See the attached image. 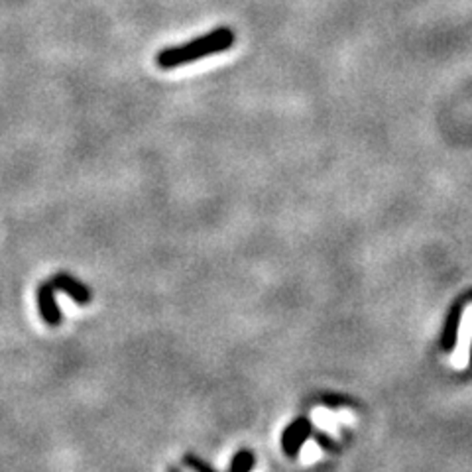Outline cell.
Masks as SVG:
<instances>
[{"label":"cell","instance_id":"6da1fadb","mask_svg":"<svg viewBox=\"0 0 472 472\" xmlns=\"http://www.w3.org/2000/svg\"><path fill=\"white\" fill-rule=\"evenodd\" d=\"M236 40L235 32L228 28V26H221V28L211 30L209 34L199 35L191 42L180 43V46H169L164 48L162 51L156 53V66L164 71L183 67L187 64H193V61L215 56V53L227 51L233 48V43Z\"/></svg>","mask_w":472,"mask_h":472},{"label":"cell","instance_id":"ba28073f","mask_svg":"<svg viewBox=\"0 0 472 472\" xmlns=\"http://www.w3.org/2000/svg\"><path fill=\"white\" fill-rule=\"evenodd\" d=\"M167 472H180V470L174 468V467H169V468H167Z\"/></svg>","mask_w":472,"mask_h":472},{"label":"cell","instance_id":"8992f818","mask_svg":"<svg viewBox=\"0 0 472 472\" xmlns=\"http://www.w3.org/2000/svg\"><path fill=\"white\" fill-rule=\"evenodd\" d=\"M313 417H315V422L319 423V427H323L325 431H329V433H331V431H333V433H337L335 415H331V414H329V412H325L323 407H319L317 412L313 414Z\"/></svg>","mask_w":472,"mask_h":472},{"label":"cell","instance_id":"52a82bcc","mask_svg":"<svg viewBox=\"0 0 472 472\" xmlns=\"http://www.w3.org/2000/svg\"><path fill=\"white\" fill-rule=\"evenodd\" d=\"M321 455L319 451V445L315 441H307L304 445V449H301V457H304V460H313Z\"/></svg>","mask_w":472,"mask_h":472},{"label":"cell","instance_id":"3957f363","mask_svg":"<svg viewBox=\"0 0 472 472\" xmlns=\"http://www.w3.org/2000/svg\"><path fill=\"white\" fill-rule=\"evenodd\" d=\"M183 462L185 467H190L193 472H215L207 462H203L197 455H193V453H187L183 457ZM252 467H254V457L248 451H240L235 457L233 465H230L228 472H251Z\"/></svg>","mask_w":472,"mask_h":472},{"label":"cell","instance_id":"5b68a950","mask_svg":"<svg viewBox=\"0 0 472 472\" xmlns=\"http://www.w3.org/2000/svg\"><path fill=\"white\" fill-rule=\"evenodd\" d=\"M50 283H51V288H58L61 291H66L77 306L91 304V291H89L81 282H77L75 278H71V275H67V274L56 275V278H53Z\"/></svg>","mask_w":472,"mask_h":472},{"label":"cell","instance_id":"7a4b0ae2","mask_svg":"<svg viewBox=\"0 0 472 472\" xmlns=\"http://www.w3.org/2000/svg\"><path fill=\"white\" fill-rule=\"evenodd\" d=\"M470 344H472V306L467 307L465 315H462L460 321V329H459V344L457 351L453 354V367L462 370L467 368L468 364V356H470Z\"/></svg>","mask_w":472,"mask_h":472},{"label":"cell","instance_id":"277c9868","mask_svg":"<svg viewBox=\"0 0 472 472\" xmlns=\"http://www.w3.org/2000/svg\"><path fill=\"white\" fill-rule=\"evenodd\" d=\"M38 309H40V317L51 327H58L61 323V319H64L56 304V298H53V288L50 282L42 283L38 288Z\"/></svg>","mask_w":472,"mask_h":472}]
</instances>
